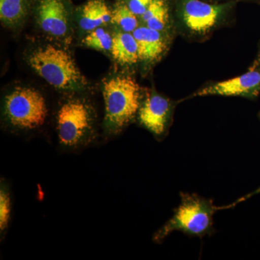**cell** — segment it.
Wrapping results in <instances>:
<instances>
[{
  "label": "cell",
  "instance_id": "obj_1",
  "mask_svg": "<svg viewBox=\"0 0 260 260\" xmlns=\"http://www.w3.org/2000/svg\"><path fill=\"white\" fill-rule=\"evenodd\" d=\"M218 208L213 200L194 194L181 193V203L167 223L155 233L153 240L161 243L174 231L203 237L214 233L213 215Z\"/></svg>",
  "mask_w": 260,
  "mask_h": 260
},
{
  "label": "cell",
  "instance_id": "obj_2",
  "mask_svg": "<svg viewBox=\"0 0 260 260\" xmlns=\"http://www.w3.org/2000/svg\"><path fill=\"white\" fill-rule=\"evenodd\" d=\"M104 125L109 135H116L138 114L141 102L140 88L129 76H116L104 82Z\"/></svg>",
  "mask_w": 260,
  "mask_h": 260
},
{
  "label": "cell",
  "instance_id": "obj_3",
  "mask_svg": "<svg viewBox=\"0 0 260 260\" xmlns=\"http://www.w3.org/2000/svg\"><path fill=\"white\" fill-rule=\"evenodd\" d=\"M28 62L34 71L54 88L75 90L87 85L73 58L67 51L54 46L36 49L29 56Z\"/></svg>",
  "mask_w": 260,
  "mask_h": 260
},
{
  "label": "cell",
  "instance_id": "obj_4",
  "mask_svg": "<svg viewBox=\"0 0 260 260\" xmlns=\"http://www.w3.org/2000/svg\"><path fill=\"white\" fill-rule=\"evenodd\" d=\"M56 132L61 148L78 150L95 139V114L91 106L83 99L67 101L56 115Z\"/></svg>",
  "mask_w": 260,
  "mask_h": 260
},
{
  "label": "cell",
  "instance_id": "obj_5",
  "mask_svg": "<svg viewBox=\"0 0 260 260\" xmlns=\"http://www.w3.org/2000/svg\"><path fill=\"white\" fill-rule=\"evenodd\" d=\"M48 115L47 102L39 90L18 88L4 101V116L13 129L32 131L45 124Z\"/></svg>",
  "mask_w": 260,
  "mask_h": 260
},
{
  "label": "cell",
  "instance_id": "obj_6",
  "mask_svg": "<svg viewBox=\"0 0 260 260\" xmlns=\"http://www.w3.org/2000/svg\"><path fill=\"white\" fill-rule=\"evenodd\" d=\"M172 109L170 101L161 95L153 94L147 97L140 105L138 119L142 126L160 139L167 133Z\"/></svg>",
  "mask_w": 260,
  "mask_h": 260
},
{
  "label": "cell",
  "instance_id": "obj_7",
  "mask_svg": "<svg viewBox=\"0 0 260 260\" xmlns=\"http://www.w3.org/2000/svg\"><path fill=\"white\" fill-rule=\"evenodd\" d=\"M260 92V72L251 70L249 73L219 82L197 92L194 96L217 95L223 96H242L254 99Z\"/></svg>",
  "mask_w": 260,
  "mask_h": 260
},
{
  "label": "cell",
  "instance_id": "obj_8",
  "mask_svg": "<svg viewBox=\"0 0 260 260\" xmlns=\"http://www.w3.org/2000/svg\"><path fill=\"white\" fill-rule=\"evenodd\" d=\"M182 19L186 26L196 34H205L218 23L223 7L200 0H186L182 8Z\"/></svg>",
  "mask_w": 260,
  "mask_h": 260
},
{
  "label": "cell",
  "instance_id": "obj_9",
  "mask_svg": "<svg viewBox=\"0 0 260 260\" xmlns=\"http://www.w3.org/2000/svg\"><path fill=\"white\" fill-rule=\"evenodd\" d=\"M39 23L47 34L61 37L68 30V12L61 0H41Z\"/></svg>",
  "mask_w": 260,
  "mask_h": 260
},
{
  "label": "cell",
  "instance_id": "obj_10",
  "mask_svg": "<svg viewBox=\"0 0 260 260\" xmlns=\"http://www.w3.org/2000/svg\"><path fill=\"white\" fill-rule=\"evenodd\" d=\"M138 43L140 60H157L167 49V44L160 31L148 27H138L133 32Z\"/></svg>",
  "mask_w": 260,
  "mask_h": 260
},
{
  "label": "cell",
  "instance_id": "obj_11",
  "mask_svg": "<svg viewBox=\"0 0 260 260\" xmlns=\"http://www.w3.org/2000/svg\"><path fill=\"white\" fill-rule=\"evenodd\" d=\"M111 51L114 59L121 64L133 65L140 60L138 43L130 32H116Z\"/></svg>",
  "mask_w": 260,
  "mask_h": 260
},
{
  "label": "cell",
  "instance_id": "obj_12",
  "mask_svg": "<svg viewBox=\"0 0 260 260\" xmlns=\"http://www.w3.org/2000/svg\"><path fill=\"white\" fill-rule=\"evenodd\" d=\"M112 13L103 0H90L84 5L80 27L91 31L112 20Z\"/></svg>",
  "mask_w": 260,
  "mask_h": 260
},
{
  "label": "cell",
  "instance_id": "obj_13",
  "mask_svg": "<svg viewBox=\"0 0 260 260\" xmlns=\"http://www.w3.org/2000/svg\"><path fill=\"white\" fill-rule=\"evenodd\" d=\"M143 21L148 28L162 31L169 23V8L165 0H153L144 14Z\"/></svg>",
  "mask_w": 260,
  "mask_h": 260
},
{
  "label": "cell",
  "instance_id": "obj_14",
  "mask_svg": "<svg viewBox=\"0 0 260 260\" xmlns=\"http://www.w3.org/2000/svg\"><path fill=\"white\" fill-rule=\"evenodd\" d=\"M27 13L25 0H0V17L8 25H15L24 18Z\"/></svg>",
  "mask_w": 260,
  "mask_h": 260
},
{
  "label": "cell",
  "instance_id": "obj_15",
  "mask_svg": "<svg viewBox=\"0 0 260 260\" xmlns=\"http://www.w3.org/2000/svg\"><path fill=\"white\" fill-rule=\"evenodd\" d=\"M11 211V194L9 186L4 179H2L0 185V234L2 240L9 226Z\"/></svg>",
  "mask_w": 260,
  "mask_h": 260
},
{
  "label": "cell",
  "instance_id": "obj_16",
  "mask_svg": "<svg viewBox=\"0 0 260 260\" xmlns=\"http://www.w3.org/2000/svg\"><path fill=\"white\" fill-rule=\"evenodd\" d=\"M137 15L126 5H120L112 12V23L119 25L124 32H133L138 28Z\"/></svg>",
  "mask_w": 260,
  "mask_h": 260
},
{
  "label": "cell",
  "instance_id": "obj_17",
  "mask_svg": "<svg viewBox=\"0 0 260 260\" xmlns=\"http://www.w3.org/2000/svg\"><path fill=\"white\" fill-rule=\"evenodd\" d=\"M84 44L88 47L100 51H111L113 38L104 29L97 28L91 30L83 39Z\"/></svg>",
  "mask_w": 260,
  "mask_h": 260
},
{
  "label": "cell",
  "instance_id": "obj_18",
  "mask_svg": "<svg viewBox=\"0 0 260 260\" xmlns=\"http://www.w3.org/2000/svg\"><path fill=\"white\" fill-rule=\"evenodd\" d=\"M153 0H129L128 7L136 15L142 16L151 4Z\"/></svg>",
  "mask_w": 260,
  "mask_h": 260
},
{
  "label": "cell",
  "instance_id": "obj_19",
  "mask_svg": "<svg viewBox=\"0 0 260 260\" xmlns=\"http://www.w3.org/2000/svg\"><path fill=\"white\" fill-rule=\"evenodd\" d=\"M258 193H260V187L257 189V190L254 191V194H258Z\"/></svg>",
  "mask_w": 260,
  "mask_h": 260
}]
</instances>
